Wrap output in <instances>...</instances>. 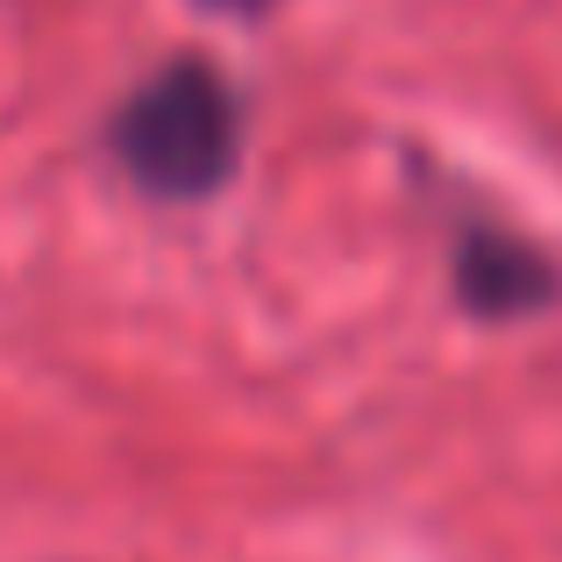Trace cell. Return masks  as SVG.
<instances>
[{
  "instance_id": "7a4b0ae2",
  "label": "cell",
  "mask_w": 562,
  "mask_h": 562,
  "mask_svg": "<svg viewBox=\"0 0 562 562\" xmlns=\"http://www.w3.org/2000/svg\"><path fill=\"white\" fill-rule=\"evenodd\" d=\"M449 278H456V300L470 306L477 321H527V314H549L562 300V271L541 243L498 228V221H463L449 243Z\"/></svg>"
},
{
  "instance_id": "3957f363",
  "label": "cell",
  "mask_w": 562,
  "mask_h": 562,
  "mask_svg": "<svg viewBox=\"0 0 562 562\" xmlns=\"http://www.w3.org/2000/svg\"><path fill=\"white\" fill-rule=\"evenodd\" d=\"M206 8L214 14H243V22H257L263 8H278V0H206Z\"/></svg>"
},
{
  "instance_id": "6da1fadb",
  "label": "cell",
  "mask_w": 562,
  "mask_h": 562,
  "mask_svg": "<svg viewBox=\"0 0 562 562\" xmlns=\"http://www.w3.org/2000/svg\"><path fill=\"white\" fill-rule=\"evenodd\" d=\"M249 143V108L235 93V79L200 50L165 57L157 71H143L108 114V157L143 200L192 206L214 200L235 179Z\"/></svg>"
}]
</instances>
